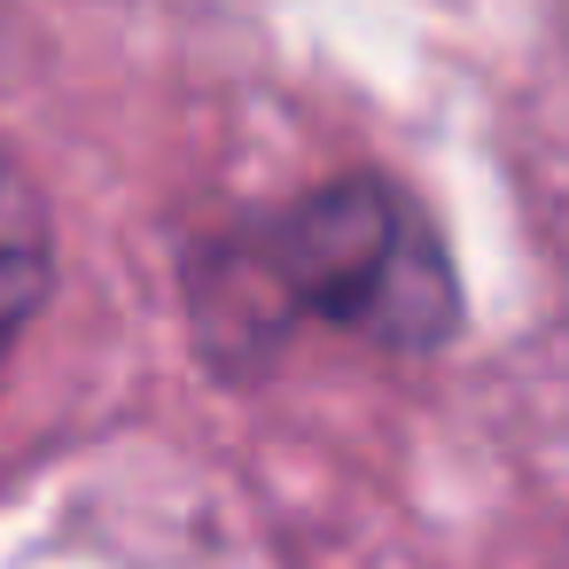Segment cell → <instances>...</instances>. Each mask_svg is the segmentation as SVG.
Returning <instances> with one entry per match:
<instances>
[{
  "label": "cell",
  "instance_id": "obj_1",
  "mask_svg": "<svg viewBox=\"0 0 569 569\" xmlns=\"http://www.w3.org/2000/svg\"><path fill=\"white\" fill-rule=\"evenodd\" d=\"M234 273L258 305V328L328 320L382 351H437L460 320L445 242L390 180H336L297 196L234 250Z\"/></svg>",
  "mask_w": 569,
  "mask_h": 569
},
{
  "label": "cell",
  "instance_id": "obj_2",
  "mask_svg": "<svg viewBox=\"0 0 569 569\" xmlns=\"http://www.w3.org/2000/svg\"><path fill=\"white\" fill-rule=\"evenodd\" d=\"M48 273H56V234H48V203L40 188L24 180V164L0 149V375H9L40 297H48Z\"/></svg>",
  "mask_w": 569,
  "mask_h": 569
}]
</instances>
